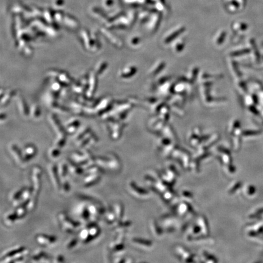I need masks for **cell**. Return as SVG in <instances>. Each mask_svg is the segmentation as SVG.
Masks as SVG:
<instances>
[{"mask_svg":"<svg viewBox=\"0 0 263 263\" xmlns=\"http://www.w3.org/2000/svg\"><path fill=\"white\" fill-rule=\"evenodd\" d=\"M59 219L61 225L63 227V228L68 233L72 232L73 231L80 225V224L79 222L70 219L64 213H60L59 214Z\"/></svg>","mask_w":263,"mask_h":263,"instance_id":"cell-1","label":"cell"},{"mask_svg":"<svg viewBox=\"0 0 263 263\" xmlns=\"http://www.w3.org/2000/svg\"><path fill=\"white\" fill-rule=\"evenodd\" d=\"M41 170L38 166H35L33 169L32 179L33 183V193L38 194L41 186Z\"/></svg>","mask_w":263,"mask_h":263,"instance_id":"cell-2","label":"cell"},{"mask_svg":"<svg viewBox=\"0 0 263 263\" xmlns=\"http://www.w3.org/2000/svg\"><path fill=\"white\" fill-rule=\"evenodd\" d=\"M89 230V236L87 239L84 242L85 243H88L94 238H96L100 233V229L94 222H91L87 226Z\"/></svg>","mask_w":263,"mask_h":263,"instance_id":"cell-3","label":"cell"},{"mask_svg":"<svg viewBox=\"0 0 263 263\" xmlns=\"http://www.w3.org/2000/svg\"><path fill=\"white\" fill-rule=\"evenodd\" d=\"M36 240L39 244L41 245H48L55 243L57 240V238L54 236H50L46 235H38L36 237Z\"/></svg>","mask_w":263,"mask_h":263,"instance_id":"cell-4","label":"cell"},{"mask_svg":"<svg viewBox=\"0 0 263 263\" xmlns=\"http://www.w3.org/2000/svg\"><path fill=\"white\" fill-rule=\"evenodd\" d=\"M100 178L101 177L98 175V174H88L84 179V186L86 187L91 186L98 183Z\"/></svg>","mask_w":263,"mask_h":263,"instance_id":"cell-5","label":"cell"},{"mask_svg":"<svg viewBox=\"0 0 263 263\" xmlns=\"http://www.w3.org/2000/svg\"><path fill=\"white\" fill-rule=\"evenodd\" d=\"M37 153V150L34 146H28L25 149V157L24 161L27 162L32 159L35 156Z\"/></svg>","mask_w":263,"mask_h":263,"instance_id":"cell-6","label":"cell"},{"mask_svg":"<svg viewBox=\"0 0 263 263\" xmlns=\"http://www.w3.org/2000/svg\"><path fill=\"white\" fill-rule=\"evenodd\" d=\"M51 172H52V178H53V181H54V183L58 189H60L61 187V185H60V180H59V178L58 172H57V168L56 165H52V166L51 167Z\"/></svg>","mask_w":263,"mask_h":263,"instance_id":"cell-7","label":"cell"},{"mask_svg":"<svg viewBox=\"0 0 263 263\" xmlns=\"http://www.w3.org/2000/svg\"><path fill=\"white\" fill-rule=\"evenodd\" d=\"M25 250V248L23 247H21L20 248L12 250L11 251L7 252V253L6 255H4V256L3 257V259H5L11 258V257L15 256V255H17V254H18L19 253H21V252H22V251H23Z\"/></svg>","mask_w":263,"mask_h":263,"instance_id":"cell-8","label":"cell"},{"mask_svg":"<svg viewBox=\"0 0 263 263\" xmlns=\"http://www.w3.org/2000/svg\"><path fill=\"white\" fill-rule=\"evenodd\" d=\"M11 149H12V152L13 154L14 155L15 159L17 161H18L19 162H22L24 161V159L22 156V153H21V152L20 151L18 148L17 147V146L12 145Z\"/></svg>","mask_w":263,"mask_h":263,"instance_id":"cell-9","label":"cell"},{"mask_svg":"<svg viewBox=\"0 0 263 263\" xmlns=\"http://www.w3.org/2000/svg\"><path fill=\"white\" fill-rule=\"evenodd\" d=\"M26 208L27 206L25 205H19L18 206L15 212L17 214L18 219H22L25 216L26 213Z\"/></svg>","mask_w":263,"mask_h":263,"instance_id":"cell-10","label":"cell"},{"mask_svg":"<svg viewBox=\"0 0 263 263\" xmlns=\"http://www.w3.org/2000/svg\"><path fill=\"white\" fill-rule=\"evenodd\" d=\"M115 214L117 220H120L123 214V208L121 204H117V205H115Z\"/></svg>","mask_w":263,"mask_h":263,"instance_id":"cell-11","label":"cell"},{"mask_svg":"<svg viewBox=\"0 0 263 263\" xmlns=\"http://www.w3.org/2000/svg\"><path fill=\"white\" fill-rule=\"evenodd\" d=\"M116 219H117V216H116L115 213H114L112 209H110L109 212L107 213L106 220L108 223L112 224L115 221Z\"/></svg>","mask_w":263,"mask_h":263,"instance_id":"cell-12","label":"cell"},{"mask_svg":"<svg viewBox=\"0 0 263 263\" xmlns=\"http://www.w3.org/2000/svg\"><path fill=\"white\" fill-rule=\"evenodd\" d=\"M79 236H80L81 239H82L84 242H85L87 239L88 236H89V230H88V228H87L86 227L85 228H84L83 229H82L81 230L80 232Z\"/></svg>","mask_w":263,"mask_h":263,"instance_id":"cell-13","label":"cell"},{"mask_svg":"<svg viewBox=\"0 0 263 263\" xmlns=\"http://www.w3.org/2000/svg\"><path fill=\"white\" fill-rule=\"evenodd\" d=\"M26 189V187H23L22 188H21L20 189H19V190L17 192H16L14 194L13 199L14 200V201H18L19 199L21 198V197L22 196V195H23V194L24 191H25Z\"/></svg>","mask_w":263,"mask_h":263,"instance_id":"cell-14","label":"cell"},{"mask_svg":"<svg viewBox=\"0 0 263 263\" xmlns=\"http://www.w3.org/2000/svg\"><path fill=\"white\" fill-rule=\"evenodd\" d=\"M44 258L45 259H48V256L43 251H40L37 255L33 256V259L34 261H38L41 258Z\"/></svg>","mask_w":263,"mask_h":263,"instance_id":"cell-15","label":"cell"},{"mask_svg":"<svg viewBox=\"0 0 263 263\" xmlns=\"http://www.w3.org/2000/svg\"><path fill=\"white\" fill-rule=\"evenodd\" d=\"M90 215L91 214H90V213L88 210V208H84L82 212V214H81L82 219L85 220H88Z\"/></svg>","mask_w":263,"mask_h":263,"instance_id":"cell-16","label":"cell"},{"mask_svg":"<svg viewBox=\"0 0 263 263\" xmlns=\"http://www.w3.org/2000/svg\"><path fill=\"white\" fill-rule=\"evenodd\" d=\"M18 219V216H17V214L16 212H14V213H12L11 214H9L6 218L7 221H9L10 222H13L15 221V220H17Z\"/></svg>","mask_w":263,"mask_h":263,"instance_id":"cell-17","label":"cell"},{"mask_svg":"<svg viewBox=\"0 0 263 263\" xmlns=\"http://www.w3.org/2000/svg\"><path fill=\"white\" fill-rule=\"evenodd\" d=\"M88 210L90 213V214H92V215L95 216V215H97L98 213H98V208L97 206H96L95 205H90L88 208Z\"/></svg>","mask_w":263,"mask_h":263,"instance_id":"cell-18","label":"cell"},{"mask_svg":"<svg viewBox=\"0 0 263 263\" xmlns=\"http://www.w3.org/2000/svg\"><path fill=\"white\" fill-rule=\"evenodd\" d=\"M68 174V167L67 164H64L62 166V170H61V174L63 177H65Z\"/></svg>","mask_w":263,"mask_h":263,"instance_id":"cell-19","label":"cell"},{"mask_svg":"<svg viewBox=\"0 0 263 263\" xmlns=\"http://www.w3.org/2000/svg\"><path fill=\"white\" fill-rule=\"evenodd\" d=\"M78 243V239H73L72 240H71L70 243H68V246H67V248L68 249H71L72 247H74Z\"/></svg>","mask_w":263,"mask_h":263,"instance_id":"cell-20","label":"cell"},{"mask_svg":"<svg viewBox=\"0 0 263 263\" xmlns=\"http://www.w3.org/2000/svg\"><path fill=\"white\" fill-rule=\"evenodd\" d=\"M60 154V151L58 149H55L51 151V155L52 157H57Z\"/></svg>","mask_w":263,"mask_h":263,"instance_id":"cell-21","label":"cell"},{"mask_svg":"<svg viewBox=\"0 0 263 263\" xmlns=\"http://www.w3.org/2000/svg\"><path fill=\"white\" fill-rule=\"evenodd\" d=\"M63 188H64V190L65 192H68L70 190V185L68 182H65L64 183V185H63Z\"/></svg>","mask_w":263,"mask_h":263,"instance_id":"cell-22","label":"cell"},{"mask_svg":"<svg viewBox=\"0 0 263 263\" xmlns=\"http://www.w3.org/2000/svg\"><path fill=\"white\" fill-rule=\"evenodd\" d=\"M65 143V140H64V139L60 140V141L58 143V144H57L58 147H59V148H62V147H63V146H64Z\"/></svg>","mask_w":263,"mask_h":263,"instance_id":"cell-23","label":"cell"},{"mask_svg":"<svg viewBox=\"0 0 263 263\" xmlns=\"http://www.w3.org/2000/svg\"><path fill=\"white\" fill-rule=\"evenodd\" d=\"M57 261H58V262H64V258L62 256H60V255H59V256H58L57 257Z\"/></svg>","mask_w":263,"mask_h":263,"instance_id":"cell-24","label":"cell"}]
</instances>
